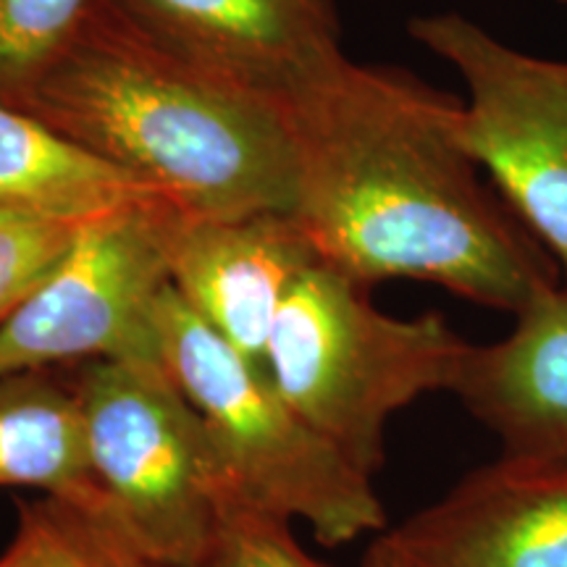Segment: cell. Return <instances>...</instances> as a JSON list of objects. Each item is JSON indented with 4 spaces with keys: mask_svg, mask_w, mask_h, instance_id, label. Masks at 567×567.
<instances>
[{
    "mask_svg": "<svg viewBox=\"0 0 567 567\" xmlns=\"http://www.w3.org/2000/svg\"><path fill=\"white\" fill-rule=\"evenodd\" d=\"M155 197L142 184L42 124L30 111L0 101V205L87 218Z\"/></svg>",
    "mask_w": 567,
    "mask_h": 567,
    "instance_id": "obj_13",
    "label": "cell"
},
{
    "mask_svg": "<svg viewBox=\"0 0 567 567\" xmlns=\"http://www.w3.org/2000/svg\"><path fill=\"white\" fill-rule=\"evenodd\" d=\"M384 536L408 567H567V452H502Z\"/></svg>",
    "mask_w": 567,
    "mask_h": 567,
    "instance_id": "obj_9",
    "label": "cell"
},
{
    "mask_svg": "<svg viewBox=\"0 0 567 567\" xmlns=\"http://www.w3.org/2000/svg\"><path fill=\"white\" fill-rule=\"evenodd\" d=\"M82 224L0 205V326L53 271Z\"/></svg>",
    "mask_w": 567,
    "mask_h": 567,
    "instance_id": "obj_15",
    "label": "cell"
},
{
    "mask_svg": "<svg viewBox=\"0 0 567 567\" xmlns=\"http://www.w3.org/2000/svg\"><path fill=\"white\" fill-rule=\"evenodd\" d=\"M450 392L505 452H567V287L534 297L502 342L467 347Z\"/></svg>",
    "mask_w": 567,
    "mask_h": 567,
    "instance_id": "obj_11",
    "label": "cell"
},
{
    "mask_svg": "<svg viewBox=\"0 0 567 567\" xmlns=\"http://www.w3.org/2000/svg\"><path fill=\"white\" fill-rule=\"evenodd\" d=\"M467 347L439 313L389 316L365 287L318 260L276 318L264 371L305 421L375 476L389 417L417 396L450 392Z\"/></svg>",
    "mask_w": 567,
    "mask_h": 567,
    "instance_id": "obj_3",
    "label": "cell"
},
{
    "mask_svg": "<svg viewBox=\"0 0 567 567\" xmlns=\"http://www.w3.org/2000/svg\"><path fill=\"white\" fill-rule=\"evenodd\" d=\"M53 505L66 534L74 567H158L118 526L109 502L71 505L53 499Z\"/></svg>",
    "mask_w": 567,
    "mask_h": 567,
    "instance_id": "obj_17",
    "label": "cell"
},
{
    "mask_svg": "<svg viewBox=\"0 0 567 567\" xmlns=\"http://www.w3.org/2000/svg\"><path fill=\"white\" fill-rule=\"evenodd\" d=\"M105 0H0V101L17 103Z\"/></svg>",
    "mask_w": 567,
    "mask_h": 567,
    "instance_id": "obj_14",
    "label": "cell"
},
{
    "mask_svg": "<svg viewBox=\"0 0 567 567\" xmlns=\"http://www.w3.org/2000/svg\"><path fill=\"white\" fill-rule=\"evenodd\" d=\"M460 105L402 71L337 59L284 105L292 218L318 260L360 287L429 281L517 316L559 268L481 179Z\"/></svg>",
    "mask_w": 567,
    "mask_h": 567,
    "instance_id": "obj_1",
    "label": "cell"
},
{
    "mask_svg": "<svg viewBox=\"0 0 567 567\" xmlns=\"http://www.w3.org/2000/svg\"><path fill=\"white\" fill-rule=\"evenodd\" d=\"M109 6L168 53L281 109L344 55L334 0H109Z\"/></svg>",
    "mask_w": 567,
    "mask_h": 567,
    "instance_id": "obj_8",
    "label": "cell"
},
{
    "mask_svg": "<svg viewBox=\"0 0 567 567\" xmlns=\"http://www.w3.org/2000/svg\"><path fill=\"white\" fill-rule=\"evenodd\" d=\"M0 486L71 505L109 502L92 473L74 381L55 371L0 375Z\"/></svg>",
    "mask_w": 567,
    "mask_h": 567,
    "instance_id": "obj_12",
    "label": "cell"
},
{
    "mask_svg": "<svg viewBox=\"0 0 567 567\" xmlns=\"http://www.w3.org/2000/svg\"><path fill=\"white\" fill-rule=\"evenodd\" d=\"M163 365L200 413L234 492L284 520H305L326 547L384 530L373 476L284 400L264 368L218 337L174 287L158 305Z\"/></svg>",
    "mask_w": 567,
    "mask_h": 567,
    "instance_id": "obj_4",
    "label": "cell"
},
{
    "mask_svg": "<svg viewBox=\"0 0 567 567\" xmlns=\"http://www.w3.org/2000/svg\"><path fill=\"white\" fill-rule=\"evenodd\" d=\"M168 203L147 197L82 224L74 245L0 326V375L92 360L163 363Z\"/></svg>",
    "mask_w": 567,
    "mask_h": 567,
    "instance_id": "obj_6",
    "label": "cell"
},
{
    "mask_svg": "<svg viewBox=\"0 0 567 567\" xmlns=\"http://www.w3.org/2000/svg\"><path fill=\"white\" fill-rule=\"evenodd\" d=\"M557 3H563V6H567V0H557Z\"/></svg>",
    "mask_w": 567,
    "mask_h": 567,
    "instance_id": "obj_20",
    "label": "cell"
},
{
    "mask_svg": "<svg viewBox=\"0 0 567 567\" xmlns=\"http://www.w3.org/2000/svg\"><path fill=\"white\" fill-rule=\"evenodd\" d=\"M360 567H408V565L402 563V557L396 555L392 544L386 542V536H381V538H375V542L371 544V549L365 551Z\"/></svg>",
    "mask_w": 567,
    "mask_h": 567,
    "instance_id": "obj_19",
    "label": "cell"
},
{
    "mask_svg": "<svg viewBox=\"0 0 567 567\" xmlns=\"http://www.w3.org/2000/svg\"><path fill=\"white\" fill-rule=\"evenodd\" d=\"M13 105L179 210L295 208V145L281 105L168 53L109 0Z\"/></svg>",
    "mask_w": 567,
    "mask_h": 567,
    "instance_id": "obj_2",
    "label": "cell"
},
{
    "mask_svg": "<svg viewBox=\"0 0 567 567\" xmlns=\"http://www.w3.org/2000/svg\"><path fill=\"white\" fill-rule=\"evenodd\" d=\"M71 381L118 526L158 567H197L234 488L200 413L151 360H92Z\"/></svg>",
    "mask_w": 567,
    "mask_h": 567,
    "instance_id": "obj_5",
    "label": "cell"
},
{
    "mask_svg": "<svg viewBox=\"0 0 567 567\" xmlns=\"http://www.w3.org/2000/svg\"><path fill=\"white\" fill-rule=\"evenodd\" d=\"M168 281L193 313L252 365L297 279L318 264L292 213L200 216L168 205Z\"/></svg>",
    "mask_w": 567,
    "mask_h": 567,
    "instance_id": "obj_10",
    "label": "cell"
},
{
    "mask_svg": "<svg viewBox=\"0 0 567 567\" xmlns=\"http://www.w3.org/2000/svg\"><path fill=\"white\" fill-rule=\"evenodd\" d=\"M197 567H326L300 547L289 520L252 507L237 492L224 496L216 528Z\"/></svg>",
    "mask_w": 567,
    "mask_h": 567,
    "instance_id": "obj_16",
    "label": "cell"
},
{
    "mask_svg": "<svg viewBox=\"0 0 567 567\" xmlns=\"http://www.w3.org/2000/svg\"><path fill=\"white\" fill-rule=\"evenodd\" d=\"M463 76L460 142L567 279V61L515 51L463 13L410 21Z\"/></svg>",
    "mask_w": 567,
    "mask_h": 567,
    "instance_id": "obj_7",
    "label": "cell"
},
{
    "mask_svg": "<svg viewBox=\"0 0 567 567\" xmlns=\"http://www.w3.org/2000/svg\"><path fill=\"white\" fill-rule=\"evenodd\" d=\"M0 567H74L53 499L21 502L19 526Z\"/></svg>",
    "mask_w": 567,
    "mask_h": 567,
    "instance_id": "obj_18",
    "label": "cell"
}]
</instances>
